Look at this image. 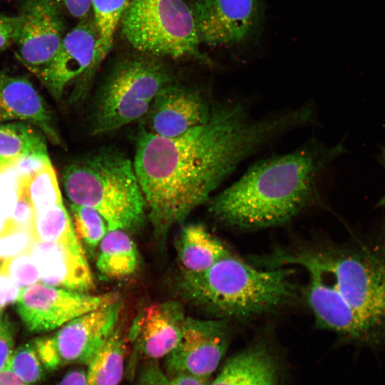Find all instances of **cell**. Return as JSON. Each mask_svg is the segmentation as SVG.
Wrapping results in <instances>:
<instances>
[{
  "instance_id": "obj_1",
  "label": "cell",
  "mask_w": 385,
  "mask_h": 385,
  "mask_svg": "<svg viewBox=\"0 0 385 385\" xmlns=\"http://www.w3.org/2000/svg\"><path fill=\"white\" fill-rule=\"evenodd\" d=\"M307 120L302 107L256 117L245 103L228 100L211 106L205 122L177 137L141 127L133 165L155 234L165 236L180 225L242 162Z\"/></svg>"
},
{
  "instance_id": "obj_30",
  "label": "cell",
  "mask_w": 385,
  "mask_h": 385,
  "mask_svg": "<svg viewBox=\"0 0 385 385\" xmlns=\"http://www.w3.org/2000/svg\"><path fill=\"white\" fill-rule=\"evenodd\" d=\"M135 385H210L208 379L188 375H170L154 360L139 371Z\"/></svg>"
},
{
  "instance_id": "obj_27",
  "label": "cell",
  "mask_w": 385,
  "mask_h": 385,
  "mask_svg": "<svg viewBox=\"0 0 385 385\" xmlns=\"http://www.w3.org/2000/svg\"><path fill=\"white\" fill-rule=\"evenodd\" d=\"M26 191L35 211L63 202L56 171L49 164L24 183H18Z\"/></svg>"
},
{
  "instance_id": "obj_34",
  "label": "cell",
  "mask_w": 385,
  "mask_h": 385,
  "mask_svg": "<svg viewBox=\"0 0 385 385\" xmlns=\"http://www.w3.org/2000/svg\"><path fill=\"white\" fill-rule=\"evenodd\" d=\"M14 346V329L10 320L0 313V371L3 370L13 351Z\"/></svg>"
},
{
  "instance_id": "obj_22",
  "label": "cell",
  "mask_w": 385,
  "mask_h": 385,
  "mask_svg": "<svg viewBox=\"0 0 385 385\" xmlns=\"http://www.w3.org/2000/svg\"><path fill=\"white\" fill-rule=\"evenodd\" d=\"M125 337L119 325L87 365V385H118L124 372Z\"/></svg>"
},
{
  "instance_id": "obj_2",
  "label": "cell",
  "mask_w": 385,
  "mask_h": 385,
  "mask_svg": "<svg viewBox=\"0 0 385 385\" xmlns=\"http://www.w3.org/2000/svg\"><path fill=\"white\" fill-rule=\"evenodd\" d=\"M345 151L343 144L312 143L252 165L239 179L207 201L212 217L241 229L280 225L317 195L325 172Z\"/></svg>"
},
{
  "instance_id": "obj_7",
  "label": "cell",
  "mask_w": 385,
  "mask_h": 385,
  "mask_svg": "<svg viewBox=\"0 0 385 385\" xmlns=\"http://www.w3.org/2000/svg\"><path fill=\"white\" fill-rule=\"evenodd\" d=\"M120 25L124 40L139 53L210 62L200 51L194 14L185 0H129Z\"/></svg>"
},
{
  "instance_id": "obj_21",
  "label": "cell",
  "mask_w": 385,
  "mask_h": 385,
  "mask_svg": "<svg viewBox=\"0 0 385 385\" xmlns=\"http://www.w3.org/2000/svg\"><path fill=\"white\" fill-rule=\"evenodd\" d=\"M139 264L136 245L128 232L108 230L99 245L96 267L101 275L120 279L133 274Z\"/></svg>"
},
{
  "instance_id": "obj_20",
  "label": "cell",
  "mask_w": 385,
  "mask_h": 385,
  "mask_svg": "<svg viewBox=\"0 0 385 385\" xmlns=\"http://www.w3.org/2000/svg\"><path fill=\"white\" fill-rule=\"evenodd\" d=\"M183 271L206 270L231 253L225 245L200 224H189L180 230L176 243Z\"/></svg>"
},
{
  "instance_id": "obj_32",
  "label": "cell",
  "mask_w": 385,
  "mask_h": 385,
  "mask_svg": "<svg viewBox=\"0 0 385 385\" xmlns=\"http://www.w3.org/2000/svg\"><path fill=\"white\" fill-rule=\"evenodd\" d=\"M51 163L48 154L33 153L21 157L13 165L18 183L27 181Z\"/></svg>"
},
{
  "instance_id": "obj_42",
  "label": "cell",
  "mask_w": 385,
  "mask_h": 385,
  "mask_svg": "<svg viewBox=\"0 0 385 385\" xmlns=\"http://www.w3.org/2000/svg\"><path fill=\"white\" fill-rule=\"evenodd\" d=\"M12 230L9 221L0 214V237Z\"/></svg>"
},
{
  "instance_id": "obj_28",
  "label": "cell",
  "mask_w": 385,
  "mask_h": 385,
  "mask_svg": "<svg viewBox=\"0 0 385 385\" xmlns=\"http://www.w3.org/2000/svg\"><path fill=\"white\" fill-rule=\"evenodd\" d=\"M43 366L34 342L14 349L6 367L25 383L34 384L43 376Z\"/></svg>"
},
{
  "instance_id": "obj_16",
  "label": "cell",
  "mask_w": 385,
  "mask_h": 385,
  "mask_svg": "<svg viewBox=\"0 0 385 385\" xmlns=\"http://www.w3.org/2000/svg\"><path fill=\"white\" fill-rule=\"evenodd\" d=\"M187 316L174 299L152 303L134 318L128 332L138 354L148 360L165 358L178 345Z\"/></svg>"
},
{
  "instance_id": "obj_24",
  "label": "cell",
  "mask_w": 385,
  "mask_h": 385,
  "mask_svg": "<svg viewBox=\"0 0 385 385\" xmlns=\"http://www.w3.org/2000/svg\"><path fill=\"white\" fill-rule=\"evenodd\" d=\"M129 0H92L93 21L97 34L96 61L101 66L110 53L115 34Z\"/></svg>"
},
{
  "instance_id": "obj_38",
  "label": "cell",
  "mask_w": 385,
  "mask_h": 385,
  "mask_svg": "<svg viewBox=\"0 0 385 385\" xmlns=\"http://www.w3.org/2000/svg\"><path fill=\"white\" fill-rule=\"evenodd\" d=\"M18 185L6 189L0 194V214L8 220L12 215L18 200Z\"/></svg>"
},
{
  "instance_id": "obj_23",
  "label": "cell",
  "mask_w": 385,
  "mask_h": 385,
  "mask_svg": "<svg viewBox=\"0 0 385 385\" xmlns=\"http://www.w3.org/2000/svg\"><path fill=\"white\" fill-rule=\"evenodd\" d=\"M33 153L48 154L45 136L37 127L22 122L0 123V160L12 165Z\"/></svg>"
},
{
  "instance_id": "obj_40",
  "label": "cell",
  "mask_w": 385,
  "mask_h": 385,
  "mask_svg": "<svg viewBox=\"0 0 385 385\" xmlns=\"http://www.w3.org/2000/svg\"><path fill=\"white\" fill-rule=\"evenodd\" d=\"M0 385H34L24 382L7 369L0 371Z\"/></svg>"
},
{
  "instance_id": "obj_43",
  "label": "cell",
  "mask_w": 385,
  "mask_h": 385,
  "mask_svg": "<svg viewBox=\"0 0 385 385\" xmlns=\"http://www.w3.org/2000/svg\"><path fill=\"white\" fill-rule=\"evenodd\" d=\"M11 166V165L0 160V172Z\"/></svg>"
},
{
  "instance_id": "obj_13",
  "label": "cell",
  "mask_w": 385,
  "mask_h": 385,
  "mask_svg": "<svg viewBox=\"0 0 385 385\" xmlns=\"http://www.w3.org/2000/svg\"><path fill=\"white\" fill-rule=\"evenodd\" d=\"M14 43L21 63L38 76L51 62L65 36L61 10L51 0H24Z\"/></svg>"
},
{
  "instance_id": "obj_33",
  "label": "cell",
  "mask_w": 385,
  "mask_h": 385,
  "mask_svg": "<svg viewBox=\"0 0 385 385\" xmlns=\"http://www.w3.org/2000/svg\"><path fill=\"white\" fill-rule=\"evenodd\" d=\"M19 196L15 210L8 219L12 228H24L32 230L35 210L24 188L18 185Z\"/></svg>"
},
{
  "instance_id": "obj_37",
  "label": "cell",
  "mask_w": 385,
  "mask_h": 385,
  "mask_svg": "<svg viewBox=\"0 0 385 385\" xmlns=\"http://www.w3.org/2000/svg\"><path fill=\"white\" fill-rule=\"evenodd\" d=\"M62 11L80 20L88 17L92 0H51Z\"/></svg>"
},
{
  "instance_id": "obj_41",
  "label": "cell",
  "mask_w": 385,
  "mask_h": 385,
  "mask_svg": "<svg viewBox=\"0 0 385 385\" xmlns=\"http://www.w3.org/2000/svg\"><path fill=\"white\" fill-rule=\"evenodd\" d=\"M379 163L384 167H385V147L381 148L379 155L377 157ZM377 208L385 207V194L379 200L376 205Z\"/></svg>"
},
{
  "instance_id": "obj_18",
  "label": "cell",
  "mask_w": 385,
  "mask_h": 385,
  "mask_svg": "<svg viewBox=\"0 0 385 385\" xmlns=\"http://www.w3.org/2000/svg\"><path fill=\"white\" fill-rule=\"evenodd\" d=\"M304 268L309 274L305 295L317 325L358 343L354 320L323 272L312 266Z\"/></svg>"
},
{
  "instance_id": "obj_26",
  "label": "cell",
  "mask_w": 385,
  "mask_h": 385,
  "mask_svg": "<svg viewBox=\"0 0 385 385\" xmlns=\"http://www.w3.org/2000/svg\"><path fill=\"white\" fill-rule=\"evenodd\" d=\"M69 215L74 232L85 251L93 253L108 231L106 220L96 210L74 204L70 205Z\"/></svg>"
},
{
  "instance_id": "obj_35",
  "label": "cell",
  "mask_w": 385,
  "mask_h": 385,
  "mask_svg": "<svg viewBox=\"0 0 385 385\" xmlns=\"http://www.w3.org/2000/svg\"><path fill=\"white\" fill-rule=\"evenodd\" d=\"M19 25L17 16L0 13V52L14 43Z\"/></svg>"
},
{
  "instance_id": "obj_11",
  "label": "cell",
  "mask_w": 385,
  "mask_h": 385,
  "mask_svg": "<svg viewBox=\"0 0 385 385\" xmlns=\"http://www.w3.org/2000/svg\"><path fill=\"white\" fill-rule=\"evenodd\" d=\"M96 42L93 21L89 17L80 20L65 34L54 58L37 76L56 99L61 98L66 88L73 83V99H81L87 94L98 69Z\"/></svg>"
},
{
  "instance_id": "obj_25",
  "label": "cell",
  "mask_w": 385,
  "mask_h": 385,
  "mask_svg": "<svg viewBox=\"0 0 385 385\" xmlns=\"http://www.w3.org/2000/svg\"><path fill=\"white\" fill-rule=\"evenodd\" d=\"M31 232L35 240L57 242L76 237L63 202L35 211Z\"/></svg>"
},
{
  "instance_id": "obj_17",
  "label": "cell",
  "mask_w": 385,
  "mask_h": 385,
  "mask_svg": "<svg viewBox=\"0 0 385 385\" xmlns=\"http://www.w3.org/2000/svg\"><path fill=\"white\" fill-rule=\"evenodd\" d=\"M21 120L41 129L53 143L60 138L46 103L26 78L0 72V123Z\"/></svg>"
},
{
  "instance_id": "obj_9",
  "label": "cell",
  "mask_w": 385,
  "mask_h": 385,
  "mask_svg": "<svg viewBox=\"0 0 385 385\" xmlns=\"http://www.w3.org/2000/svg\"><path fill=\"white\" fill-rule=\"evenodd\" d=\"M118 299L119 294L115 292L91 294L38 282L23 289L16 304L27 330L41 333Z\"/></svg>"
},
{
  "instance_id": "obj_15",
  "label": "cell",
  "mask_w": 385,
  "mask_h": 385,
  "mask_svg": "<svg viewBox=\"0 0 385 385\" xmlns=\"http://www.w3.org/2000/svg\"><path fill=\"white\" fill-rule=\"evenodd\" d=\"M29 252L37 265L42 284L85 293L94 289L86 251L77 237L57 242L34 240Z\"/></svg>"
},
{
  "instance_id": "obj_4",
  "label": "cell",
  "mask_w": 385,
  "mask_h": 385,
  "mask_svg": "<svg viewBox=\"0 0 385 385\" xmlns=\"http://www.w3.org/2000/svg\"><path fill=\"white\" fill-rule=\"evenodd\" d=\"M292 274L284 267L257 268L230 254L206 270H182L178 288L185 300L215 318L247 319L295 299Z\"/></svg>"
},
{
  "instance_id": "obj_5",
  "label": "cell",
  "mask_w": 385,
  "mask_h": 385,
  "mask_svg": "<svg viewBox=\"0 0 385 385\" xmlns=\"http://www.w3.org/2000/svg\"><path fill=\"white\" fill-rule=\"evenodd\" d=\"M62 181L71 204L96 210L108 230L136 231L148 217L133 161L116 148L95 150L72 161Z\"/></svg>"
},
{
  "instance_id": "obj_29",
  "label": "cell",
  "mask_w": 385,
  "mask_h": 385,
  "mask_svg": "<svg viewBox=\"0 0 385 385\" xmlns=\"http://www.w3.org/2000/svg\"><path fill=\"white\" fill-rule=\"evenodd\" d=\"M0 270L21 289L41 282L37 265L29 251L2 260Z\"/></svg>"
},
{
  "instance_id": "obj_19",
  "label": "cell",
  "mask_w": 385,
  "mask_h": 385,
  "mask_svg": "<svg viewBox=\"0 0 385 385\" xmlns=\"http://www.w3.org/2000/svg\"><path fill=\"white\" fill-rule=\"evenodd\" d=\"M278 376L273 354L259 344L230 357L210 385H278Z\"/></svg>"
},
{
  "instance_id": "obj_3",
  "label": "cell",
  "mask_w": 385,
  "mask_h": 385,
  "mask_svg": "<svg viewBox=\"0 0 385 385\" xmlns=\"http://www.w3.org/2000/svg\"><path fill=\"white\" fill-rule=\"evenodd\" d=\"M270 267L297 265L321 270L350 313L358 344H385V221L350 245L319 250H277Z\"/></svg>"
},
{
  "instance_id": "obj_44",
  "label": "cell",
  "mask_w": 385,
  "mask_h": 385,
  "mask_svg": "<svg viewBox=\"0 0 385 385\" xmlns=\"http://www.w3.org/2000/svg\"><path fill=\"white\" fill-rule=\"evenodd\" d=\"M1 262H2V260L0 259V268H1Z\"/></svg>"
},
{
  "instance_id": "obj_31",
  "label": "cell",
  "mask_w": 385,
  "mask_h": 385,
  "mask_svg": "<svg viewBox=\"0 0 385 385\" xmlns=\"http://www.w3.org/2000/svg\"><path fill=\"white\" fill-rule=\"evenodd\" d=\"M35 240L30 230L16 228L0 237V259H8L26 252Z\"/></svg>"
},
{
  "instance_id": "obj_14",
  "label": "cell",
  "mask_w": 385,
  "mask_h": 385,
  "mask_svg": "<svg viewBox=\"0 0 385 385\" xmlns=\"http://www.w3.org/2000/svg\"><path fill=\"white\" fill-rule=\"evenodd\" d=\"M210 107L198 90L175 81L156 96L142 127L155 135L177 137L205 122Z\"/></svg>"
},
{
  "instance_id": "obj_12",
  "label": "cell",
  "mask_w": 385,
  "mask_h": 385,
  "mask_svg": "<svg viewBox=\"0 0 385 385\" xmlns=\"http://www.w3.org/2000/svg\"><path fill=\"white\" fill-rule=\"evenodd\" d=\"M230 341L228 320L187 316L180 339L165 357V372L207 379L215 371Z\"/></svg>"
},
{
  "instance_id": "obj_39",
  "label": "cell",
  "mask_w": 385,
  "mask_h": 385,
  "mask_svg": "<svg viewBox=\"0 0 385 385\" xmlns=\"http://www.w3.org/2000/svg\"><path fill=\"white\" fill-rule=\"evenodd\" d=\"M58 385H87L86 370L75 369L67 372Z\"/></svg>"
},
{
  "instance_id": "obj_8",
  "label": "cell",
  "mask_w": 385,
  "mask_h": 385,
  "mask_svg": "<svg viewBox=\"0 0 385 385\" xmlns=\"http://www.w3.org/2000/svg\"><path fill=\"white\" fill-rule=\"evenodd\" d=\"M121 309L118 299L71 319L50 336L34 339L43 367L55 371L69 364L88 365L118 327Z\"/></svg>"
},
{
  "instance_id": "obj_10",
  "label": "cell",
  "mask_w": 385,
  "mask_h": 385,
  "mask_svg": "<svg viewBox=\"0 0 385 385\" xmlns=\"http://www.w3.org/2000/svg\"><path fill=\"white\" fill-rule=\"evenodd\" d=\"M191 8L201 43L210 47L245 45L262 29V0H193Z\"/></svg>"
},
{
  "instance_id": "obj_6",
  "label": "cell",
  "mask_w": 385,
  "mask_h": 385,
  "mask_svg": "<svg viewBox=\"0 0 385 385\" xmlns=\"http://www.w3.org/2000/svg\"><path fill=\"white\" fill-rule=\"evenodd\" d=\"M173 81V71L161 58L139 53L120 59L96 91L91 133H108L142 120L158 93Z\"/></svg>"
},
{
  "instance_id": "obj_36",
  "label": "cell",
  "mask_w": 385,
  "mask_h": 385,
  "mask_svg": "<svg viewBox=\"0 0 385 385\" xmlns=\"http://www.w3.org/2000/svg\"><path fill=\"white\" fill-rule=\"evenodd\" d=\"M22 289L0 270V313L8 305L16 302Z\"/></svg>"
}]
</instances>
